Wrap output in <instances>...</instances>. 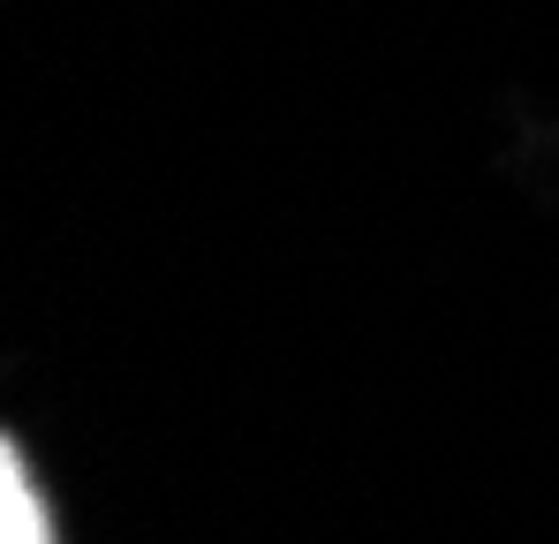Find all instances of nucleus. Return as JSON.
<instances>
[{
  "mask_svg": "<svg viewBox=\"0 0 559 544\" xmlns=\"http://www.w3.org/2000/svg\"><path fill=\"white\" fill-rule=\"evenodd\" d=\"M0 530L8 537L0 544H46V515H38V499H31V484H23V461H15V447H8V461H0Z\"/></svg>",
  "mask_w": 559,
  "mask_h": 544,
  "instance_id": "f257e3e1",
  "label": "nucleus"
}]
</instances>
